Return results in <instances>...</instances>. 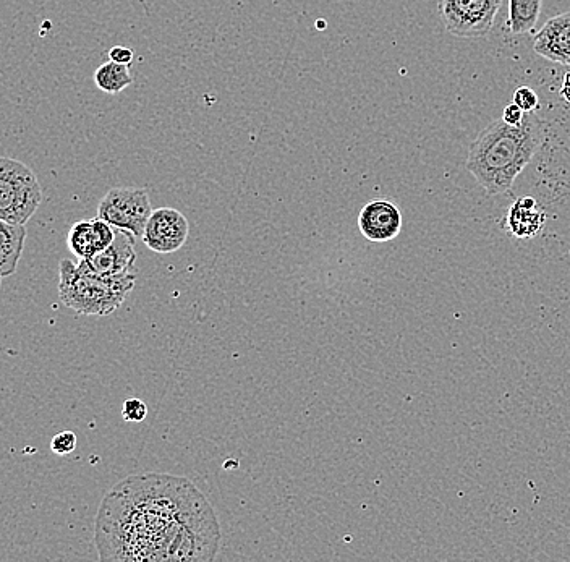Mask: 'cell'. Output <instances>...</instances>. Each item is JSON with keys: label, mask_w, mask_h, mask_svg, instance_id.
<instances>
[{"label": "cell", "mask_w": 570, "mask_h": 562, "mask_svg": "<svg viewBox=\"0 0 570 562\" xmlns=\"http://www.w3.org/2000/svg\"><path fill=\"white\" fill-rule=\"evenodd\" d=\"M94 540L101 561L209 562L221 546V527L188 478L145 473L104 496Z\"/></svg>", "instance_id": "1"}, {"label": "cell", "mask_w": 570, "mask_h": 562, "mask_svg": "<svg viewBox=\"0 0 570 562\" xmlns=\"http://www.w3.org/2000/svg\"><path fill=\"white\" fill-rule=\"evenodd\" d=\"M543 140L545 122L535 112H527L524 122L517 127L496 120L470 145L468 172L488 195L509 193Z\"/></svg>", "instance_id": "2"}, {"label": "cell", "mask_w": 570, "mask_h": 562, "mask_svg": "<svg viewBox=\"0 0 570 562\" xmlns=\"http://www.w3.org/2000/svg\"><path fill=\"white\" fill-rule=\"evenodd\" d=\"M137 277H103L93 273L85 261L59 264V299L81 316H107L122 307L132 294Z\"/></svg>", "instance_id": "3"}, {"label": "cell", "mask_w": 570, "mask_h": 562, "mask_svg": "<svg viewBox=\"0 0 570 562\" xmlns=\"http://www.w3.org/2000/svg\"><path fill=\"white\" fill-rule=\"evenodd\" d=\"M43 201V188L30 167L0 156V219L25 226Z\"/></svg>", "instance_id": "4"}, {"label": "cell", "mask_w": 570, "mask_h": 562, "mask_svg": "<svg viewBox=\"0 0 570 562\" xmlns=\"http://www.w3.org/2000/svg\"><path fill=\"white\" fill-rule=\"evenodd\" d=\"M502 0H439V15L451 35L485 38L493 30Z\"/></svg>", "instance_id": "5"}, {"label": "cell", "mask_w": 570, "mask_h": 562, "mask_svg": "<svg viewBox=\"0 0 570 562\" xmlns=\"http://www.w3.org/2000/svg\"><path fill=\"white\" fill-rule=\"evenodd\" d=\"M153 211L146 188H112L99 203L98 218L141 239Z\"/></svg>", "instance_id": "6"}, {"label": "cell", "mask_w": 570, "mask_h": 562, "mask_svg": "<svg viewBox=\"0 0 570 562\" xmlns=\"http://www.w3.org/2000/svg\"><path fill=\"white\" fill-rule=\"evenodd\" d=\"M190 235V224L180 211L174 208L154 209L143 232V242L151 252L167 253L179 252L187 243Z\"/></svg>", "instance_id": "7"}, {"label": "cell", "mask_w": 570, "mask_h": 562, "mask_svg": "<svg viewBox=\"0 0 570 562\" xmlns=\"http://www.w3.org/2000/svg\"><path fill=\"white\" fill-rule=\"evenodd\" d=\"M137 237L127 230L115 229L114 242L85 261L86 266L103 277H138L137 252H135Z\"/></svg>", "instance_id": "8"}, {"label": "cell", "mask_w": 570, "mask_h": 562, "mask_svg": "<svg viewBox=\"0 0 570 562\" xmlns=\"http://www.w3.org/2000/svg\"><path fill=\"white\" fill-rule=\"evenodd\" d=\"M358 230L370 242H391L402 230L399 206L388 198L371 200L358 214Z\"/></svg>", "instance_id": "9"}, {"label": "cell", "mask_w": 570, "mask_h": 562, "mask_svg": "<svg viewBox=\"0 0 570 562\" xmlns=\"http://www.w3.org/2000/svg\"><path fill=\"white\" fill-rule=\"evenodd\" d=\"M114 239L115 227L104 219L96 218L75 222L70 227L67 243L70 252L77 256L78 260H88L96 253L106 250Z\"/></svg>", "instance_id": "10"}, {"label": "cell", "mask_w": 570, "mask_h": 562, "mask_svg": "<svg viewBox=\"0 0 570 562\" xmlns=\"http://www.w3.org/2000/svg\"><path fill=\"white\" fill-rule=\"evenodd\" d=\"M536 54L570 67V12L549 18L533 39Z\"/></svg>", "instance_id": "11"}, {"label": "cell", "mask_w": 570, "mask_h": 562, "mask_svg": "<svg viewBox=\"0 0 570 562\" xmlns=\"http://www.w3.org/2000/svg\"><path fill=\"white\" fill-rule=\"evenodd\" d=\"M545 209L533 196H522L512 203L504 219L507 234L519 240H532L546 226Z\"/></svg>", "instance_id": "12"}, {"label": "cell", "mask_w": 570, "mask_h": 562, "mask_svg": "<svg viewBox=\"0 0 570 562\" xmlns=\"http://www.w3.org/2000/svg\"><path fill=\"white\" fill-rule=\"evenodd\" d=\"M26 229L0 219V276L9 277L17 271L25 248Z\"/></svg>", "instance_id": "13"}, {"label": "cell", "mask_w": 570, "mask_h": 562, "mask_svg": "<svg viewBox=\"0 0 570 562\" xmlns=\"http://www.w3.org/2000/svg\"><path fill=\"white\" fill-rule=\"evenodd\" d=\"M543 0H509V30L514 35H525L535 30L540 20Z\"/></svg>", "instance_id": "14"}, {"label": "cell", "mask_w": 570, "mask_h": 562, "mask_svg": "<svg viewBox=\"0 0 570 562\" xmlns=\"http://www.w3.org/2000/svg\"><path fill=\"white\" fill-rule=\"evenodd\" d=\"M128 67L130 65L117 64L109 60L94 72V85L103 93L119 94L133 83L132 73Z\"/></svg>", "instance_id": "15"}, {"label": "cell", "mask_w": 570, "mask_h": 562, "mask_svg": "<svg viewBox=\"0 0 570 562\" xmlns=\"http://www.w3.org/2000/svg\"><path fill=\"white\" fill-rule=\"evenodd\" d=\"M77 449V435L73 431H60L51 441V451L57 456H69Z\"/></svg>", "instance_id": "16"}, {"label": "cell", "mask_w": 570, "mask_h": 562, "mask_svg": "<svg viewBox=\"0 0 570 562\" xmlns=\"http://www.w3.org/2000/svg\"><path fill=\"white\" fill-rule=\"evenodd\" d=\"M122 417H124L125 422L130 423H141L148 417V405L141 399H128L122 405Z\"/></svg>", "instance_id": "17"}, {"label": "cell", "mask_w": 570, "mask_h": 562, "mask_svg": "<svg viewBox=\"0 0 570 562\" xmlns=\"http://www.w3.org/2000/svg\"><path fill=\"white\" fill-rule=\"evenodd\" d=\"M514 103L524 112H535L536 107L540 104V99H538L535 90L528 88V86H522L519 90H515Z\"/></svg>", "instance_id": "18"}, {"label": "cell", "mask_w": 570, "mask_h": 562, "mask_svg": "<svg viewBox=\"0 0 570 562\" xmlns=\"http://www.w3.org/2000/svg\"><path fill=\"white\" fill-rule=\"evenodd\" d=\"M525 114L527 112L522 111L517 104L512 103L506 106L504 112H502V120L506 122L507 125H512V127H517V125L522 124L525 119Z\"/></svg>", "instance_id": "19"}, {"label": "cell", "mask_w": 570, "mask_h": 562, "mask_svg": "<svg viewBox=\"0 0 570 562\" xmlns=\"http://www.w3.org/2000/svg\"><path fill=\"white\" fill-rule=\"evenodd\" d=\"M133 57H135V54H133L130 47L114 46L109 51V60L117 62V64L130 65L133 62Z\"/></svg>", "instance_id": "20"}, {"label": "cell", "mask_w": 570, "mask_h": 562, "mask_svg": "<svg viewBox=\"0 0 570 562\" xmlns=\"http://www.w3.org/2000/svg\"><path fill=\"white\" fill-rule=\"evenodd\" d=\"M559 93H561V98L564 99L567 104H570V72H567L566 75H564L561 91H559Z\"/></svg>", "instance_id": "21"}, {"label": "cell", "mask_w": 570, "mask_h": 562, "mask_svg": "<svg viewBox=\"0 0 570 562\" xmlns=\"http://www.w3.org/2000/svg\"><path fill=\"white\" fill-rule=\"evenodd\" d=\"M2 281H4V276H0V287H2Z\"/></svg>", "instance_id": "22"}]
</instances>
